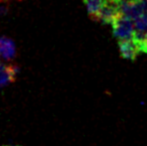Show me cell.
I'll return each mask as SVG.
<instances>
[{"mask_svg": "<svg viewBox=\"0 0 147 146\" xmlns=\"http://www.w3.org/2000/svg\"><path fill=\"white\" fill-rule=\"evenodd\" d=\"M5 146H17V145H5Z\"/></svg>", "mask_w": 147, "mask_h": 146, "instance_id": "obj_10", "label": "cell"}, {"mask_svg": "<svg viewBox=\"0 0 147 146\" xmlns=\"http://www.w3.org/2000/svg\"><path fill=\"white\" fill-rule=\"evenodd\" d=\"M2 1H5V2H9L10 0H2ZM16 1H21V0H16Z\"/></svg>", "mask_w": 147, "mask_h": 146, "instance_id": "obj_9", "label": "cell"}, {"mask_svg": "<svg viewBox=\"0 0 147 146\" xmlns=\"http://www.w3.org/2000/svg\"><path fill=\"white\" fill-rule=\"evenodd\" d=\"M112 25V32L115 38L119 41L131 40L135 35V26L134 20L123 14L119 16L111 23Z\"/></svg>", "mask_w": 147, "mask_h": 146, "instance_id": "obj_1", "label": "cell"}, {"mask_svg": "<svg viewBox=\"0 0 147 146\" xmlns=\"http://www.w3.org/2000/svg\"><path fill=\"white\" fill-rule=\"evenodd\" d=\"M120 14L121 13H120L119 5L113 1L106 0L103 7L101 8L96 20H99L102 23L109 24V23H112Z\"/></svg>", "mask_w": 147, "mask_h": 146, "instance_id": "obj_2", "label": "cell"}, {"mask_svg": "<svg viewBox=\"0 0 147 146\" xmlns=\"http://www.w3.org/2000/svg\"><path fill=\"white\" fill-rule=\"evenodd\" d=\"M19 72V68L16 65H5L0 62V87L15 81V77Z\"/></svg>", "mask_w": 147, "mask_h": 146, "instance_id": "obj_4", "label": "cell"}, {"mask_svg": "<svg viewBox=\"0 0 147 146\" xmlns=\"http://www.w3.org/2000/svg\"><path fill=\"white\" fill-rule=\"evenodd\" d=\"M16 55L15 44L11 39L0 36V57L5 60H11Z\"/></svg>", "mask_w": 147, "mask_h": 146, "instance_id": "obj_5", "label": "cell"}, {"mask_svg": "<svg viewBox=\"0 0 147 146\" xmlns=\"http://www.w3.org/2000/svg\"><path fill=\"white\" fill-rule=\"evenodd\" d=\"M140 46V50L142 51V52L144 53H147V31L145 33V38H144V42L141 43V44H139Z\"/></svg>", "mask_w": 147, "mask_h": 146, "instance_id": "obj_8", "label": "cell"}, {"mask_svg": "<svg viewBox=\"0 0 147 146\" xmlns=\"http://www.w3.org/2000/svg\"><path fill=\"white\" fill-rule=\"evenodd\" d=\"M119 51L121 56L127 60H134L138 53L141 52L139 44L134 39L119 41Z\"/></svg>", "mask_w": 147, "mask_h": 146, "instance_id": "obj_3", "label": "cell"}, {"mask_svg": "<svg viewBox=\"0 0 147 146\" xmlns=\"http://www.w3.org/2000/svg\"><path fill=\"white\" fill-rule=\"evenodd\" d=\"M83 1L87 6L88 14L93 19H96L106 0H83Z\"/></svg>", "mask_w": 147, "mask_h": 146, "instance_id": "obj_6", "label": "cell"}, {"mask_svg": "<svg viewBox=\"0 0 147 146\" xmlns=\"http://www.w3.org/2000/svg\"><path fill=\"white\" fill-rule=\"evenodd\" d=\"M9 11V5H8V2L1 1L0 2V16H4L8 13Z\"/></svg>", "mask_w": 147, "mask_h": 146, "instance_id": "obj_7", "label": "cell"}]
</instances>
